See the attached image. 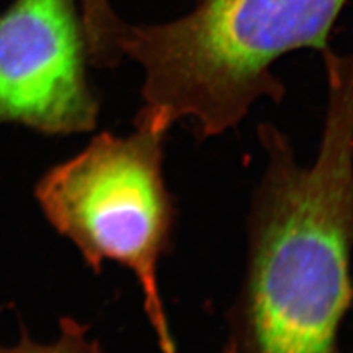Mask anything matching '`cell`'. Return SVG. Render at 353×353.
Returning a JSON list of instances; mask_svg holds the SVG:
<instances>
[{"mask_svg":"<svg viewBox=\"0 0 353 353\" xmlns=\"http://www.w3.org/2000/svg\"><path fill=\"white\" fill-rule=\"evenodd\" d=\"M327 109L314 159L272 124L246 225V259L221 353H346L353 305V52L321 53Z\"/></svg>","mask_w":353,"mask_h":353,"instance_id":"cell-1","label":"cell"},{"mask_svg":"<svg viewBox=\"0 0 353 353\" xmlns=\"http://www.w3.org/2000/svg\"><path fill=\"white\" fill-rule=\"evenodd\" d=\"M349 0H194L184 15L128 24L123 57L143 71L137 118L172 128L190 123L199 140L225 134L259 101L285 96L274 65L299 49L324 52Z\"/></svg>","mask_w":353,"mask_h":353,"instance_id":"cell-2","label":"cell"},{"mask_svg":"<svg viewBox=\"0 0 353 353\" xmlns=\"http://www.w3.org/2000/svg\"><path fill=\"white\" fill-rule=\"evenodd\" d=\"M134 125L128 136L99 134L44 175L36 194L94 272L117 262L134 275L159 352L179 353L159 285L179 215L163 170L170 128L141 118Z\"/></svg>","mask_w":353,"mask_h":353,"instance_id":"cell-3","label":"cell"},{"mask_svg":"<svg viewBox=\"0 0 353 353\" xmlns=\"http://www.w3.org/2000/svg\"><path fill=\"white\" fill-rule=\"evenodd\" d=\"M77 0H15L0 17V124L75 134L97 124Z\"/></svg>","mask_w":353,"mask_h":353,"instance_id":"cell-4","label":"cell"},{"mask_svg":"<svg viewBox=\"0 0 353 353\" xmlns=\"http://www.w3.org/2000/svg\"><path fill=\"white\" fill-rule=\"evenodd\" d=\"M0 353H103L97 341L88 336L87 327L71 318L61 321V334L53 343H37L27 336L12 347H0Z\"/></svg>","mask_w":353,"mask_h":353,"instance_id":"cell-5","label":"cell"},{"mask_svg":"<svg viewBox=\"0 0 353 353\" xmlns=\"http://www.w3.org/2000/svg\"><path fill=\"white\" fill-rule=\"evenodd\" d=\"M81 19L92 34H102L115 26L118 15L109 0H80Z\"/></svg>","mask_w":353,"mask_h":353,"instance_id":"cell-6","label":"cell"}]
</instances>
